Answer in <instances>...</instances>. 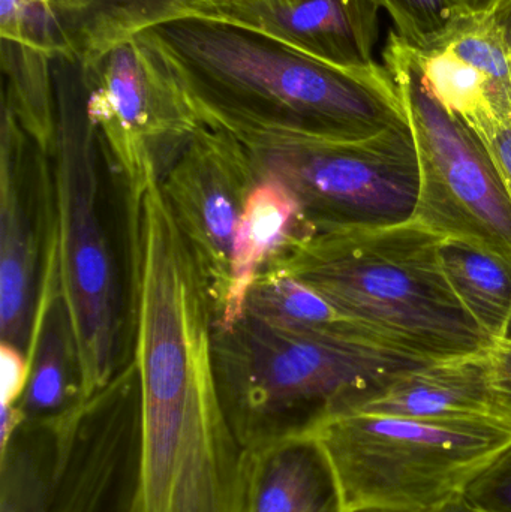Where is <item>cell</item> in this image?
I'll use <instances>...</instances> for the list:
<instances>
[{"label": "cell", "mask_w": 511, "mask_h": 512, "mask_svg": "<svg viewBox=\"0 0 511 512\" xmlns=\"http://www.w3.org/2000/svg\"><path fill=\"white\" fill-rule=\"evenodd\" d=\"M123 189L129 355L140 382L135 512H240L246 450L219 396L209 289L156 171Z\"/></svg>", "instance_id": "obj_1"}, {"label": "cell", "mask_w": 511, "mask_h": 512, "mask_svg": "<svg viewBox=\"0 0 511 512\" xmlns=\"http://www.w3.org/2000/svg\"><path fill=\"white\" fill-rule=\"evenodd\" d=\"M135 38L167 69L203 125L248 149L408 126L384 65H330L258 30L209 17L167 21Z\"/></svg>", "instance_id": "obj_2"}, {"label": "cell", "mask_w": 511, "mask_h": 512, "mask_svg": "<svg viewBox=\"0 0 511 512\" xmlns=\"http://www.w3.org/2000/svg\"><path fill=\"white\" fill-rule=\"evenodd\" d=\"M443 237L414 222L384 227L309 228L266 267L290 274L336 309L426 360L491 346L441 267Z\"/></svg>", "instance_id": "obj_3"}, {"label": "cell", "mask_w": 511, "mask_h": 512, "mask_svg": "<svg viewBox=\"0 0 511 512\" xmlns=\"http://www.w3.org/2000/svg\"><path fill=\"white\" fill-rule=\"evenodd\" d=\"M216 381L245 450L311 435L399 370L435 360L342 337L300 333L243 313L213 333Z\"/></svg>", "instance_id": "obj_4"}, {"label": "cell", "mask_w": 511, "mask_h": 512, "mask_svg": "<svg viewBox=\"0 0 511 512\" xmlns=\"http://www.w3.org/2000/svg\"><path fill=\"white\" fill-rule=\"evenodd\" d=\"M56 141L50 153L60 288L71 321L84 400L123 363L119 283L98 207V143L78 63L53 59Z\"/></svg>", "instance_id": "obj_5"}, {"label": "cell", "mask_w": 511, "mask_h": 512, "mask_svg": "<svg viewBox=\"0 0 511 512\" xmlns=\"http://www.w3.org/2000/svg\"><path fill=\"white\" fill-rule=\"evenodd\" d=\"M314 435L338 474L348 512H426L461 498L511 445L492 418L417 420L344 414Z\"/></svg>", "instance_id": "obj_6"}, {"label": "cell", "mask_w": 511, "mask_h": 512, "mask_svg": "<svg viewBox=\"0 0 511 512\" xmlns=\"http://www.w3.org/2000/svg\"><path fill=\"white\" fill-rule=\"evenodd\" d=\"M383 59L416 146L419 197L410 221L443 239L480 240L511 252V200L482 138L435 98L413 48L395 32Z\"/></svg>", "instance_id": "obj_7"}, {"label": "cell", "mask_w": 511, "mask_h": 512, "mask_svg": "<svg viewBox=\"0 0 511 512\" xmlns=\"http://www.w3.org/2000/svg\"><path fill=\"white\" fill-rule=\"evenodd\" d=\"M248 150L258 176L276 177L296 195L306 227H384L410 221L416 209L419 164L410 125Z\"/></svg>", "instance_id": "obj_8"}, {"label": "cell", "mask_w": 511, "mask_h": 512, "mask_svg": "<svg viewBox=\"0 0 511 512\" xmlns=\"http://www.w3.org/2000/svg\"><path fill=\"white\" fill-rule=\"evenodd\" d=\"M81 71L87 116L123 186L137 185L152 168L162 180L203 125L167 69L132 38Z\"/></svg>", "instance_id": "obj_9"}, {"label": "cell", "mask_w": 511, "mask_h": 512, "mask_svg": "<svg viewBox=\"0 0 511 512\" xmlns=\"http://www.w3.org/2000/svg\"><path fill=\"white\" fill-rule=\"evenodd\" d=\"M258 179L251 153L236 137L201 125L161 180L165 201L209 289L215 322L227 303L234 242Z\"/></svg>", "instance_id": "obj_10"}, {"label": "cell", "mask_w": 511, "mask_h": 512, "mask_svg": "<svg viewBox=\"0 0 511 512\" xmlns=\"http://www.w3.org/2000/svg\"><path fill=\"white\" fill-rule=\"evenodd\" d=\"M140 487V382L126 355L114 378L68 418L48 512H135Z\"/></svg>", "instance_id": "obj_11"}, {"label": "cell", "mask_w": 511, "mask_h": 512, "mask_svg": "<svg viewBox=\"0 0 511 512\" xmlns=\"http://www.w3.org/2000/svg\"><path fill=\"white\" fill-rule=\"evenodd\" d=\"M54 212L51 158L2 99L0 125V340L29 351L45 236Z\"/></svg>", "instance_id": "obj_12"}, {"label": "cell", "mask_w": 511, "mask_h": 512, "mask_svg": "<svg viewBox=\"0 0 511 512\" xmlns=\"http://www.w3.org/2000/svg\"><path fill=\"white\" fill-rule=\"evenodd\" d=\"M374 0H225L209 18L258 30L293 50L350 69L377 66Z\"/></svg>", "instance_id": "obj_13"}, {"label": "cell", "mask_w": 511, "mask_h": 512, "mask_svg": "<svg viewBox=\"0 0 511 512\" xmlns=\"http://www.w3.org/2000/svg\"><path fill=\"white\" fill-rule=\"evenodd\" d=\"M414 54L435 98L468 125L511 122V59L491 15L465 17L438 44Z\"/></svg>", "instance_id": "obj_14"}, {"label": "cell", "mask_w": 511, "mask_h": 512, "mask_svg": "<svg viewBox=\"0 0 511 512\" xmlns=\"http://www.w3.org/2000/svg\"><path fill=\"white\" fill-rule=\"evenodd\" d=\"M27 355L30 376L17 406L18 426L62 423L87 400L83 396L71 321L60 288L54 218L42 251L38 303Z\"/></svg>", "instance_id": "obj_15"}, {"label": "cell", "mask_w": 511, "mask_h": 512, "mask_svg": "<svg viewBox=\"0 0 511 512\" xmlns=\"http://www.w3.org/2000/svg\"><path fill=\"white\" fill-rule=\"evenodd\" d=\"M489 409V355L488 349H483L399 370L354 397L341 415L474 420L491 418Z\"/></svg>", "instance_id": "obj_16"}, {"label": "cell", "mask_w": 511, "mask_h": 512, "mask_svg": "<svg viewBox=\"0 0 511 512\" xmlns=\"http://www.w3.org/2000/svg\"><path fill=\"white\" fill-rule=\"evenodd\" d=\"M240 512H348L320 439L311 433L246 450Z\"/></svg>", "instance_id": "obj_17"}, {"label": "cell", "mask_w": 511, "mask_h": 512, "mask_svg": "<svg viewBox=\"0 0 511 512\" xmlns=\"http://www.w3.org/2000/svg\"><path fill=\"white\" fill-rule=\"evenodd\" d=\"M222 0H50L63 59L83 69L95 66L111 48L150 27L186 17H207Z\"/></svg>", "instance_id": "obj_18"}, {"label": "cell", "mask_w": 511, "mask_h": 512, "mask_svg": "<svg viewBox=\"0 0 511 512\" xmlns=\"http://www.w3.org/2000/svg\"><path fill=\"white\" fill-rule=\"evenodd\" d=\"M305 227L296 195L272 176H260L246 201L233 252V282L215 327L230 328L245 313L252 283L279 249Z\"/></svg>", "instance_id": "obj_19"}, {"label": "cell", "mask_w": 511, "mask_h": 512, "mask_svg": "<svg viewBox=\"0 0 511 512\" xmlns=\"http://www.w3.org/2000/svg\"><path fill=\"white\" fill-rule=\"evenodd\" d=\"M441 267L458 300L494 342L511 324V252L480 240L444 237Z\"/></svg>", "instance_id": "obj_20"}, {"label": "cell", "mask_w": 511, "mask_h": 512, "mask_svg": "<svg viewBox=\"0 0 511 512\" xmlns=\"http://www.w3.org/2000/svg\"><path fill=\"white\" fill-rule=\"evenodd\" d=\"M245 313L287 330L342 337L353 342L410 354L371 328L354 321L324 300L314 289L282 271L264 268L258 274L249 289Z\"/></svg>", "instance_id": "obj_21"}, {"label": "cell", "mask_w": 511, "mask_h": 512, "mask_svg": "<svg viewBox=\"0 0 511 512\" xmlns=\"http://www.w3.org/2000/svg\"><path fill=\"white\" fill-rule=\"evenodd\" d=\"M66 421L21 423L0 444V512H48Z\"/></svg>", "instance_id": "obj_22"}, {"label": "cell", "mask_w": 511, "mask_h": 512, "mask_svg": "<svg viewBox=\"0 0 511 512\" xmlns=\"http://www.w3.org/2000/svg\"><path fill=\"white\" fill-rule=\"evenodd\" d=\"M53 57L26 42L2 38L3 101L42 153L50 155L56 141V90Z\"/></svg>", "instance_id": "obj_23"}, {"label": "cell", "mask_w": 511, "mask_h": 512, "mask_svg": "<svg viewBox=\"0 0 511 512\" xmlns=\"http://www.w3.org/2000/svg\"><path fill=\"white\" fill-rule=\"evenodd\" d=\"M392 17L393 32L414 50H426L446 38L465 17L453 0H374Z\"/></svg>", "instance_id": "obj_24"}, {"label": "cell", "mask_w": 511, "mask_h": 512, "mask_svg": "<svg viewBox=\"0 0 511 512\" xmlns=\"http://www.w3.org/2000/svg\"><path fill=\"white\" fill-rule=\"evenodd\" d=\"M461 498L474 512H511V445L470 481Z\"/></svg>", "instance_id": "obj_25"}, {"label": "cell", "mask_w": 511, "mask_h": 512, "mask_svg": "<svg viewBox=\"0 0 511 512\" xmlns=\"http://www.w3.org/2000/svg\"><path fill=\"white\" fill-rule=\"evenodd\" d=\"M2 367V439L18 426L17 406L30 376L29 355L11 343H0Z\"/></svg>", "instance_id": "obj_26"}, {"label": "cell", "mask_w": 511, "mask_h": 512, "mask_svg": "<svg viewBox=\"0 0 511 512\" xmlns=\"http://www.w3.org/2000/svg\"><path fill=\"white\" fill-rule=\"evenodd\" d=\"M492 420L511 430V339L494 340L488 348Z\"/></svg>", "instance_id": "obj_27"}, {"label": "cell", "mask_w": 511, "mask_h": 512, "mask_svg": "<svg viewBox=\"0 0 511 512\" xmlns=\"http://www.w3.org/2000/svg\"><path fill=\"white\" fill-rule=\"evenodd\" d=\"M471 128L479 134L491 153L511 200V122L485 119Z\"/></svg>", "instance_id": "obj_28"}, {"label": "cell", "mask_w": 511, "mask_h": 512, "mask_svg": "<svg viewBox=\"0 0 511 512\" xmlns=\"http://www.w3.org/2000/svg\"><path fill=\"white\" fill-rule=\"evenodd\" d=\"M27 0H0V35L21 42Z\"/></svg>", "instance_id": "obj_29"}, {"label": "cell", "mask_w": 511, "mask_h": 512, "mask_svg": "<svg viewBox=\"0 0 511 512\" xmlns=\"http://www.w3.org/2000/svg\"><path fill=\"white\" fill-rule=\"evenodd\" d=\"M489 15H491L495 26L498 27L504 42H506L511 59V0H500L494 11Z\"/></svg>", "instance_id": "obj_30"}, {"label": "cell", "mask_w": 511, "mask_h": 512, "mask_svg": "<svg viewBox=\"0 0 511 512\" xmlns=\"http://www.w3.org/2000/svg\"><path fill=\"white\" fill-rule=\"evenodd\" d=\"M468 17H485L494 11L500 0H453Z\"/></svg>", "instance_id": "obj_31"}, {"label": "cell", "mask_w": 511, "mask_h": 512, "mask_svg": "<svg viewBox=\"0 0 511 512\" xmlns=\"http://www.w3.org/2000/svg\"><path fill=\"white\" fill-rule=\"evenodd\" d=\"M33 14L38 20L50 21V23H56L54 18L53 9H51L50 0H32Z\"/></svg>", "instance_id": "obj_32"}, {"label": "cell", "mask_w": 511, "mask_h": 512, "mask_svg": "<svg viewBox=\"0 0 511 512\" xmlns=\"http://www.w3.org/2000/svg\"><path fill=\"white\" fill-rule=\"evenodd\" d=\"M426 512H474L462 501V498H456L455 501L449 502V504L443 505V507L435 508V510Z\"/></svg>", "instance_id": "obj_33"}, {"label": "cell", "mask_w": 511, "mask_h": 512, "mask_svg": "<svg viewBox=\"0 0 511 512\" xmlns=\"http://www.w3.org/2000/svg\"><path fill=\"white\" fill-rule=\"evenodd\" d=\"M507 337H510V339H511V324H510V328H509V333H507Z\"/></svg>", "instance_id": "obj_34"}, {"label": "cell", "mask_w": 511, "mask_h": 512, "mask_svg": "<svg viewBox=\"0 0 511 512\" xmlns=\"http://www.w3.org/2000/svg\"><path fill=\"white\" fill-rule=\"evenodd\" d=\"M222 2H225V0H222Z\"/></svg>", "instance_id": "obj_35"}]
</instances>
